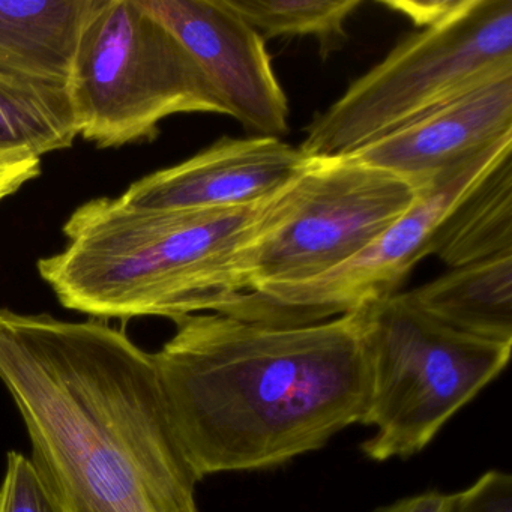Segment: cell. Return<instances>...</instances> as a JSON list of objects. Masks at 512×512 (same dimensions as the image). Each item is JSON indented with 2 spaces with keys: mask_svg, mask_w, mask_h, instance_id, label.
Segmentation results:
<instances>
[{
  "mask_svg": "<svg viewBox=\"0 0 512 512\" xmlns=\"http://www.w3.org/2000/svg\"><path fill=\"white\" fill-rule=\"evenodd\" d=\"M0 382L64 512H197L152 353L104 320L0 308Z\"/></svg>",
  "mask_w": 512,
  "mask_h": 512,
  "instance_id": "obj_1",
  "label": "cell"
},
{
  "mask_svg": "<svg viewBox=\"0 0 512 512\" xmlns=\"http://www.w3.org/2000/svg\"><path fill=\"white\" fill-rule=\"evenodd\" d=\"M173 323L175 335L152 359L199 481L281 466L361 424L370 389L365 305L311 325L218 313Z\"/></svg>",
  "mask_w": 512,
  "mask_h": 512,
  "instance_id": "obj_2",
  "label": "cell"
},
{
  "mask_svg": "<svg viewBox=\"0 0 512 512\" xmlns=\"http://www.w3.org/2000/svg\"><path fill=\"white\" fill-rule=\"evenodd\" d=\"M262 205L151 211L91 200L68 218L67 245L38 260V274L65 308L104 322L212 313L221 266Z\"/></svg>",
  "mask_w": 512,
  "mask_h": 512,
  "instance_id": "obj_3",
  "label": "cell"
},
{
  "mask_svg": "<svg viewBox=\"0 0 512 512\" xmlns=\"http://www.w3.org/2000/svg\"><path fill=\"white\" fill-rule=\"evenodd\" d=\"M409 182L353 157H307L265 200L224 260L215 311L238 293L313 280L352 259L418 199Z\"/></svg>",
  "mask_w": 512,
  "mask_h": 512,
  "instance_id": "obj_4",
  "label": "cell"
},
{
  "mask_svg": "<svg viewBox=\"0 0 512 512\" xmlns=\"http://www.w3.org/2000/svg\"><path fill=\"white\" fill-rule=\"evenodd\" d=\"M505 73H512V0H457L314 116L299 151L346 157Z\"/></svg>",
  "mask_w": 512,
  "mask_h": 512,
  "instance_id": "obj_5",
  "label": "cell"
},
{
  "mask_svg": "<svg viewBox=\"0 0 512 512\" xmlns=\"http://www.w3.org/2000/svg\"><path fill=\"white\" fill-rule=\"evenodd\" d=\"M370 389L362 451L376 461L418 454L508 365L512 344L461 334L398 292L365 305Z\"/></svg>",
  "mask_w": 512,
  "mask_h": 512,
  "instance_id": "obj_6",
  "label": "cell"
},
{
  "mask_svg": "<svg viewBox=\"0 0 512 512\" xmlns=\"http://www.w3.org/2000/svg\"><path fill=\"white\" fill-rule=\"evenodd\" d=\"M68 89L79 136L100 149L155 139L170 116H229L196 59L140 0H104Z\"/></svg>",
  "mask_w": 512,
  "mask_h": 512,
  "instance_id": "obj_7",
  "label": "cell"
},
{
  "mask_svg": "<svg viewBox=\"0 0 512 512\" xmlns=\"http://www.w3.org/2000/svg\"><path fill=\"white\" fill-rule=\"evenodd\" d=\"M509 154L512 134L437 176L406 214L352 259L313 280L230 296L215 313L269 325H311L395 295L428 256L446 215Z\"/></svg>",
  "mask_w": 512,
  "mask_h": 512,
  "instance_id": "obj_8",
  "label": "cell"
},
{
  "mask_svg": "<svg viewBox=\"0 0 512 512\" xmlns=\"http://www.w3.org/2000/svg\"><path fill=\"white\" fill-rule=\"evenodd\" d=\"M205 71L230 118L256 136L289 133V103L262 35L226 0H140Z\"/></svg>",
  "mask_w": 512,
  "mask_h": 512,
  "instance_id": "obj_9",
  "label": "cell"
},
{
  "mask_svg": "<svg viewBox=\"0 0 512 512\" xmlns=\"http://www.w3.org/2000/svg\"><path fill=\"white\" fill-rule=\"evenodd\" d=\"M305 160L299 148L277 137H221L194 157L133 182L119 200L151 211L256 206L289 182Z\"/></svg>",
  "mask_w": 512,
  "mask_h": 512,
  "instance_id": "obj_10",
  "label": "cell"
},
{
  "mask_svg": "<svg viewBox=\"0 0 512 512\" xmlns=\"http://www.w3.org/2000/svg\"><path fill=\"white\" fill-rule=\"evenodd\" d=\"M512 134V73L500 74L349 157L427 188L449 167Z\"/></svg>",
  "mask_w": 512,
  "mask_h": 512,
  "instance_id": "obj_11",
  "label": "cell"
},
{
  "mask_svg": "<svg viewBox=\"0 0 512 512\" xmlns=\"http://www.w3.org/2000/svg\"><path fill=\"white\" fill-rule=\"evenodd\" d=\"M104 0H0V74L68 89L83 31Z\"/></svg>",
  "mask_w": 512,
  "mask_h": 512,
  "instance_id": "obj_12",
  "label": "cell"
},
{
  "mask_svg": "<svg viewBox=\"0 0 512 512\" xmlns=\"http://www.w3.org/2000/svg\"><path fill=\"white\" fill-rule=\"evenodd\" d=\"M404 296L454 331L512 344V254L449 269Z\"/></svg>",
  "mask_w": 512,
  "mask_h": 512,
  "instance_id": "obj_13",
  "label": "cell"
},
{
  "mask_svg": "<svg viewBox=\"0 0 512 512\" xmlns=\"http://www.w3.org/2000/svg\"><path fill=\"white\" fill-rule=\"evenodd\" d=\"M512 254V154L446 215L428 256L449 269Z\"/></svg>",
  "mask_w": 512,
  "mask_h": 512,
  "instance_id": "obj_14",
  "label": "cell"
},
{
  "mask_svg": "<svg viewBox=\"0 0 512 512\" xmlns=\"http://www.w3.org/2000/svg\"><path fill=\"white\" fill-rule=\"evenodd\" d=\"M77 137L70 89L0 74V152L25 151L41 158L71 148Z\"/></svg>",
  "mask_w": 512,
  "mask_h": 512,
  "instance_id": "obj_15",
  "label": "cell"
},
{
  "mask_svg": "<svg viewBox=\"0 0 512 512\" xmlns=\"http://www.w3.org/2000/svg\"><path fill=\"white\" fill-rule=\"evenodd\" d=\"M251 28L266 38L311 37L323 59L340 50L350 17L362 0H226Z\"/></svg>",
  "mask_w": 512,
  "mask_h": 512,
  "instance_id": "obj_16",
  "label": "cell"
},
{
  "mask_svg": "<svg viewBox=\"0 0 512 512\" xmlns=\"http://www.w3.org/2000/svg\"><path fill=\"white\" fill-rule=\"evenodd\" d=\"M0 512H64L34 464L25 455L10 451L0 484Z\"/></svg>",
  "mask_w": 512,
  "mask_h": 512,
  "instance_id": "obj_17",
  "label": "cell"
},
{
  "mask_svg": "<svg viewBox=\"0 0 512 512\" xmlns=\"http://www.w3.org/2000/svg\"><path fill=\"white\" fill-rule=\"evenodd\" d=\"M449 512H512V476L500 470L484 473L467 490L454 494Z\"/></svg>",
  "mask_w": 512,
  "mask_h": 512,
  "instance_id": "obj_18",
  "label": "cell"
},
{
  "mask_svg": "<svg viewBox=\"0 0 512 512\" xmlns=\"http://www.w3.org/2000/svg\"><path fill=\"white\" fill-rule=\"evenodd\" d=\"M41 175V158L25 151L0 154V202Z\"/></svg>",
  "mask_w": 512,
  "mask_h": 512,
  "instance_id": "obj_19",
  "label": "cell"
},
{
  "mask_svg": "<svg viewBox=\"0 0 512 512\" xmlns=\"http://www.w3.org/2000/svg\"><path fill=\"white\" fill-rule=\"evenodd\" d=\"M457 4V0H440V2H391L383 0L382 5L398 11V13L412 20L418 28L433 25L437 20L445 17Z\"/></svg>",
  "mask_w": 512,
  "mask_h": 512,
  "instance_id": "obj_20",
  "label": "cell"
},
{
  "mask_svg": "<svg viewBox=\"0 0 512 512\" xmlns=\"http://www.w3.org/2000/svg\"><path fill=\"white\" fill-rule=\"evenodd\" d=\"M452 502H454V494L425 491V493L398 500L394 505L386 506L376 512H449Z\"/></svg>",
  "mask_w": 512,
  "mask_h": 512,
  "instance_id": "obj_21",
  "label": "cell"
},
{
  "mask_svg": "<svg viewBox=\"0 0 512 512\" xmlns=\"http://www.w3.org/2000/svg\"><path fill=\"white\" fill-rule=\"evenodd\" d=\"M0 154H2V152H0Z\"/></svg>",
  "mask_w": 512,
  "mask_h": 512,
  "instance_id": "obj_22",
  "label": "cell"
}]
</instances>
